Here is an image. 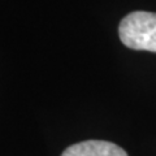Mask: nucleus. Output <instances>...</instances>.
<instances>
[{"label": "nucleus", "instance_id": "obj_1", "mask_svg": "<svg viewBox=\"0 0 156 156\" xmlns=\"http://www.w3.org/2000/svg\"><path fill=\"white\" fill-rule=\"evenodd\" d=\"M119 35L126 47L156 52V13L136 11L122 18Z\"/></svg>", "mask_w": 156, "mask_h": 156}, {"label": "nucleus", "instance_id": "obj_2", "mask_svg": "<svg viewBox=\"0 0 156 156\" xmlns=\"http://www.w3.org/2000/svg\"><path fill=\"white\" fill-rule=\"evenodd\" d=\"M61 156H128L126 151L107 140H85L69 146Z\"/></svg>", "mask_w": 156, "mask_h": 156}]
</instances>
